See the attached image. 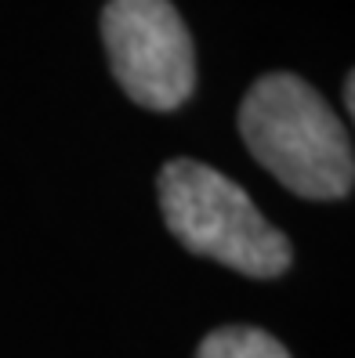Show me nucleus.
<instances>
[{"instance_id":"obj_5","label":"nucleus","mask_w":355,"mask_h":358,"mask_svg":"<svg viewBox=\"0 0 355 358\" xmlns=\"http://www.w3.org/2000/svg\"><path fill=\"white\" fill-rule=\"evenodd\" d=\"M344 109H348V113L355 109V80H351V73H348V80H344Z\"/></svg>"},{"instance_id":"obj_3","label":"nucleus","mask_w":355,"mask_h":358,"mask_svg":"<svg viewBox=\"0 0 355 358\" xmlns=\"http://www.w3.org/2000/svg\"><path fill=\"white\" fill-rule=\"evenodd\" d=\"M102 40L113 76L141 109L171 113L196 87V55L171 0H109Z\"/></svg>"},{"instance_id":"obj_2","label":"nucleus","mask_w":355,"mask_h":358,"mask_svg":"<svg viewBox=\"0 0 355 358\" xmlns=\"http://www.w3.org/2000/svg\"><path fill=\"white\" fill-rule=\"evenodd\" d=\"M160 210L171 236L193 254L254 279L290 268L286 236L268 224L243 188L196 159H171L160 171Z\"/></svg>"},{"instance_id":"obj_4","label":"nucleus","mask_w":355,"mask_h":358,"mask_svg":"<svg viewBox=\"0 0 355 358\" xmlns=\"http://www.w3.org/2000/svg\"><path fill=\"white\" fill-rule=\"evenodd\" d=\"M196 358H290L272 333L254 326H221L203 336Z\"/></svg>"},{"instance_id":"obj_1","label":"nucleus","mask_w":355,"mask_h":358,"mask_svg":"<svg viewBox=\"0 0 355 358\" xmlns=\"http://www.w3.org/2000/svg\"><path fill=\"white\" fill-rule=\"evenodd\" d=\"M239 134L276 181L301 199H344L355 181L351 138L326 98L294 73H268L239 105Z\"/></svg>"}]
</instances>
